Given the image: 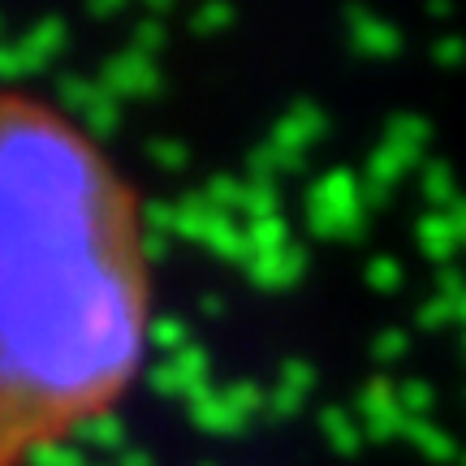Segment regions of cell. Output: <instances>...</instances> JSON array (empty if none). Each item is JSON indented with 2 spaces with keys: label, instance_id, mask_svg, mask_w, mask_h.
<instances>
[{
  "label": "cell",
  "instance_id": "obj_1",
  "mask_svg": "<svg viewBox=\"0 0 466 466\" xmlns=\"http://www.w3.org/2000/svg\"><path fill=\"white\" fill-rule=\"evenodd\" d=\"M151 319L130 177L78 116L0 86V466H39L113 415Z\"/></svg>",
  "mask_w": 466,
  "mask_h": 466
}]
</instances>
